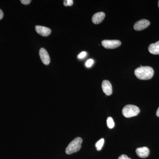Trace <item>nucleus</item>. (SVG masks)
I'll return each instance as SVG.
<instances>
[{
    "instance_id": "1",
    "label": "nucleus",
    "mask_w": 159,
    "mask_h": 159,
    "mask_svg": "<svg viewBox=\"0 0 159 159\" xmlns=\"http://www.w3.org/2000/svg\"><path fill=\"white\" fill-rule=\"evenodd\" d=\"M134 74L137 78L142 80L151 79L154 74L153 69L150 66H141L136 69Z\"/></svg>"
},
{
    "instance_id": "2",
    "label": "nucleus",
    "mask_w": 159,
    "mask_h": 159,
    "mask_svg": "<svg viewBox=\"0 0 159 159\" xmlns=\"http://www.w3.org/2000/svg\"><path fill=\"white\" fill-rule=\"evenodd\" d=\"M82 141V139L80 137H77L74 139L66 148V153L70 155L79 151L81 148Z\"/></svg>"
},
{
    "instance_id": "3",
    "label": "nucleus",
    "mask_w": 159,
    "mask_h": 159,
    "mask_svg": "<svg viewBox=\"0 0 159 159\" xmlns=\"http://www.w3.org/2000/svg\"><path fill=\"white\" fill-rule=\"evenodd\" d=\"M140 111V109L136 106L129 104L123 107L122 113L124 117L130 118L139 115Z\"/></svg>"
},
{
    "instance_id": "4",
    "label": "nucleus",
    "mask_w": 159,
    "mask_h": 159,
    "mask_svg": "<svg viewBox=\"0 0 159 159\" xmlns=\"http://www.w3.org/2000/svg\"><path fill=\"white\" fill-rule=\"evenodd\" d=\"M102 45L106 49H115L121 46V42L118 40H104Z\"/></svg>"
},
{
    "instance_id": "5",
    "label": "nucleus",
    "mask_w": 159,
    "mask_h": 159,
    "mask_svg": "<svg viewBox=\"0 0 159 159\" xmlns=\"http://www.w3.org/2000/svg\"><path fill=\"white\" fill-rule=\"evenodd\" d=\"M150 22L148 20L142 19L138 21L134 25V28L136 31H142L144 30L150 25Z\"/></svg>"
},
{
    "instance_id": "6",
    "label": "nucleus",
    "mask_w": 159,
    "mask_h": 159,
    "mask_svg": "<svg viewBox=\"0 0 159 159\" xmlns=\"http://www.w3.org/2000/svg\"><path fill=\"white\" fill-rule=\"evenodd\" d=\"M39 56L43 63L45 65H48L51 59L48 51L44 48H41L39 50Z\"/></svg>"
},
{
    "instance_id": "7",
    "label": "nucleus",
    "mask_w": 159,
    "mask_h": 159,
    "mask_svg": "<svg viewBox=\"0 0 159 159\" xmlns=\"http://www.w3.org/2000/svg\"><path fill=\"white\" fill-rule=\"evenodd\" d=\"M102 88L103 93L107 96H110L112 93V87L108 80H104L102 81Z\"/></svg>"
},
{
    "instance_id": "8",
    "label": "nucleus",
    "mask_w": 159,
    "mask_h": 159,
    "mask_svg": "<svg viewBox=\"0 0 159 159\" xmlns=\"http://www.w3.org/2000/svg\"><path fill=\"white\" fill-rule=\"evenodd\" d=\"M35 30L39 34L45 37L49 36L51 32V29L42 26H36L35 27Z\"/></svg>"
},
{
    "instance_id": "9",
    "label": "nucleus",
    "mask_w": 159,
    "mask_h": 159,
    "mask_svg": "<svg viewBox=\"0 0 159 159\" xmlns=\"http://www.w3.org/2000/svg\"><path fill=\"white\" fill-rule=\"evenodd\" d=\"M136 152L137 155L140 157L145 158L149 155V149L147 147H140L137 148Z\"/></svg>"
},
{
    "instance_id": "10",
    "label": "nucleus",
    "mask_w": 159,
    "mask_h": 159,
    "mask_svg": "<svg viewBox=\"0 0 159 159\" xmlns=\"http://www.w3.org/2000/svg\"><path fill=\"white\" fill-rule=\"evenodd\" d=\"M105 14L103 12L95 13L92 18V21L94 24H99L102 22L105 18Z\"/></svg>"
},
{
    "instance_id": "11",
    "label": "nucleus",
    "mask_w": 159,
    "mask_h": 159,
    "mask_svg": "<svg viewBox=\"0 0 159 159\" xmlns=\"http://www.w3.org/2000/svg\"><path fill=\"white\" fill-rule=\"evenodd\" d=\"M148 51L153 54H159V41L155 43L151 44L148 48Z\"/></svg>"
},
{
    "instance_id": "12",
    "label": "nucleus",
    "mask_w": 159,
    "mask_h": 159,
    "mask_svg": "<svg viewBox=\"0 0 159 159\" xmlns=\"http://www.w3.org/2000/svg\"><path fill=\"white\" fill-rule=\"evenodd\" d=\"M104 143V139H100L95 144L96 148L98 151H100L102 149V146H103V144Z\"/></svg>"
},
{
    "instance_id": "13",
    "label": "nucleus",
    "mask_w": 159,
    "mask_h": 159,
    "mask_svg": "<svg viewBox=\"0 0 159 159\" xmlns=\"http://www.w3.org/2000/svg\"><path fill=\"white\" fill-rule=\"evenodd\" d=\"M107 126L109 128H113L115 126V123H114L113 119L111 117H109L107 118Z\"/></svg>"
},
{
    "instance_id": "14",
    "label": "nucleus",
    "mask_w": 159,
    "mask_h": 159,
    "mask_svg": "<svg viewBox=\"0 0 159 159\" xmlns=\"http://www.w3.org/2000/svg\"><path fill=\"white\" fill-rule=\"evenodd\" d=\"M74 4L73 0H65L64 1V5L65 6H71Z\"/></svg>"
},
{
    "instance_id": "15",
    "label": "nucleus",
    "mask_w": 159,
    "mask_h": 159,
    "mask_svg": "<svg viewBox=\"0 0 159 159\" xmlns=\"http://www.w3.org/2000/svg\"><path fill=\"white\" fill-rule=\"evenodd\" d=\"M93 60L92 59H89L86 61V62L85 65L87 67H90L92 66L93 65Z\"/></svg>"
},
{
    "instance_id": "16",
    "label": "nucleus",
    "mask_w": 159,
    "mask_h": 159,
    "mask_svg": "<svg viewBox=\"0 0 159 159\" xmlns=\"http://www.w3.org/2000/svg\"><path fill=\"white\" fill-rule=\"evenodd\" d=\"M86 54V52H85V51H83V52H81V53H80V54H79V55L78 56V57L80 58V59H81V58L85 57Z\"/></svg>"
},
{
    "instance_id": "17",
    "label": "nucleus",
    "mask_w": 159,
    "mask_h": 159,
    "mask_svg": "<svg viewBox=\"0 0 159 159\" xmlns=\"http://www.w3.org/2000/svg\"><path fill=\"white\" fill-rule=\"evenodd\" d=\"M24 5H28L31 3V0H21L20 1Z\"/></svg>"
},
{
    "instance_id": "18",
    "label": "nucleus",
    "mask_w": 159,
    "mask_h": 159,
    "mask_svg": "<svg viewBox=\"0 0 159 159\" xmlns=\"http://www.w3.org/2000/svg\"><path fill=\"white\" fill-rule=\"evenodd\" d=\"M118 159H131L129 157L127 156H126V155H122L120 156V157H119V158Z\"/></svg>"
},
{
    "instance_id": "19",
    "label": "nucleus",
    "mask_w": 159,
    "mask_h": 159,
    "mask_svg": "<svg viewBox=\"0 0 159 159\" xmlns=\"http://www.w3.org/2000/svg\"><path fill=\"white\" fill-rule=\"evenodd\" d=\"M3 16H4V13L1 9H0V20H2L3 18Z\"/></svg>"
},
{
    "instance_id": "20",
    "label": "nucleus",
    "mask_w": 159,
    "mask_h": 159,
    "mask_svg": "<svg viewBox=\"0 0 159 159\" xmlns=\"http://www.w3.org/2000/svg\"><path fill=\"white\" fill-rule=\"evenodd\" d=\"M156 115L157 116L159 117V108H158L157 110Z\"/></svg>"
},
{
    "instance_id": "21",
    "label": "nucleus",
    "mask_w": 159,
    "mask_h": 159,
    "mask_svg": "<svg viewBox=\"0 0 159 159\" xmlns=\"http://www.w3.org/2000/svg\"><path fill=\"white\" fill-rule=\"evenodd\" d=\"M158 7H159V2H158Z\"/></svg>"
}]
</instances>
